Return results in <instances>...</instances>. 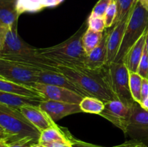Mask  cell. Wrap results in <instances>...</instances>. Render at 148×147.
I'll use <instances>...</instances> for the list:
<instances>
[{
  "label": "cell",
  "mask_w": 148,
  "mask_h": 147,
  "mask_svg": "<svg viewBox=\"0 0 148 147\" xmlns=\"http://www.w3.org/2000/svg\"><path fill=\"white\" fill-rule=\"evenodd\" d=\"M105 103L101 99L94 97H84L79 103L82 112L100 115L103 110Z\"/></svg>",
  "instance_id": "cell-24"
},
{
  "label": "cell",
  "mask_w": 148,
  "mask_h": 147,
  "mask_svg": "<svg viewBox=\"0 0 148 147\" xmlns=\"http://www.w3.org/2000/svg\"><path fill=\"white\" fill-rule=\"evenodd\" d=\"M37 82L62 86L74 91L83 97H87L79 88L70 82L64 75L56 71L41 70L38 73Z\"/></svg>",
  "instance_id": "cell-15"
},
{
  "label": "cell",
  "mask_w": 148,
  "mask_h": 147,
  "mask_svg": "<svg viewBox=\"0 0 148 147\" xmlns=\"http://www.w3.org/2000/svg\"><path fill=\"white\" fill-rule=\"evenodd\" d=\"M51 142H71L68 138L66 132L64 128H59L57 125L51 127L40 132L39 143H51Z\"/></svg>",
  "instance_id": "cell-21"
},
{
  "label": "cell",
  "mask_w": 148,
  "mask_h": 147,
  "mask_svg": "<svg viewBox=\"0 0 148 147\" xmlns=\"http://www.w3.org/2000/svg\"><path fill=\"white\" fill-rule=\"evenodd\" d=\"M137 73L145 79H148V53L146 46L145 47L144 52L141 58Z\"/></svg>",
  "instance_id": "cell-29"
},
{
  "label": "cell",
  "mask_w": 148,
  "mask_h": 147,
  "mask_svg": "<svg viewBox=\"0 0 148 147\" xmlns=\"http://www.w3.org/2000/svg\"><path fill=\"white\" fill-rule=\"evenodd\" d=\"M139 1H140L142 5L148 11V0H139Z\"/></svg>",
  "instance_id": "cell-37"
},
{
  "label": "cell",
  "mask_w": 148,
  "mask_h": 147,
  "mask_svg": "<svg viewBox=\"0 0 148 147\" xmlns=\"http://www.w3.org/2000/svg\"><path fill=\"white\" fill-rule=\"evenodd\" d=\"M64 0H17L19 14L25 12H37L48 7H54Z\"/></svg>",
  "instance_id": "cell-19"
},
{
  "label": "cell",
  "mask_w": 148,
  "mask_h": 147,
  "mask_svg": "<svg viewBox=\"0 0 148 147\" xmlns=\"http://www.w3.org/2000/svg\"><path fill=\"white\" fill-rule=\"evenodd\" d=\"M130 17L124 19L114 27L109 28V34L107 39V62L106 65L114 62L127 27Z\"/></svg>",
  "instance_id": "cell-13"
},
{
  "label": "cell",
  "mask_w": 148,
  "mask_h": 147,
  "mask_svg": "<svg viewBox=\"0 0 148 147\" xmlns=\"http://www.w3.org/2000/svg\"><path fill=\"white\" fill-rule=\"evenodd\" d=\"M19 17L17 0H0V24L8 28L17 25Z\"/></svg>",
  "instance_id": "cell-17"
},
{
  "label": "cell",
  "mask_w": 148,
  "mask_h": 147,
  "mask_svg": "<svg viewBox=\"0 0 148 147\" xmlns=\"http://www.w3.org/2000/svg\"><path fill=\"white\" fill-rule=\"evenodd\" d=\"M117 15V7L116 0H113L103 16L106 28H111L114 25V21Z\"/></svg>",
  "instance_id": "cell-26"
},
{
  "label": "cell",
  "mask_w": 148,
  "mask_h": 147,
  "mask_svg": "<svg viewBox=\"0 0 148 147\" xmlns=\"http://www.w3.org/2000/svg\"><path fill=\"white\" fill-rule=\"evenodd\" d=\"M40 69L0 58V76L6 80L32 87Z\"/></svg>",
  "instance_id": "cell-6"
},
{
  "label": "cell",
  "mask_w": 148,
  "mask_h": 147,
  "mask_svg": "<svg viewBox=\"0 0 148 147\" xmlns=\"http://www.w3.org/2000/svg\"><path fill=\"white\" fill-rule=\"evenodd\" d=\"M31 147H46V146H44L42 145V144H39V143H37V144H33Z\"/></svg>",
  "instance_id": "cell-41"
},
{
  "label": "cell",
  "mask_w": 148,
  "mask_h": 147,
  "mask_svg": "<svg viewBox=\"0 0 148 147\" xmlns=\"http://www.w3.org/2000/svg\"><path fill=\"white\" fill-rule=\"evenodd\" d=\"M39 143L32 138H24L7 144V147H31L33 144Z\"/></svg>",
  "instance_id": "cell-30"
},
{
  "label": "cell",
  "mask_w": 148,
  "mask_h": 147,
  "mask_svg": "<svg viewBox=\"0 0 148 147\" xmlns=\"http://www.w3.org/2000/svg\"><path fill=\"white\" fill-rule=\"evenodd\" d=\"M145 46H146V48H147V53H148V28H147V33H146Z\"/></svg>",
  "instance_id": "cell-39"
},
{
  "label": "cell",
  "mask_w": 148,
  "mask_h": 147,
  "mask_svg": "<svg viewBox=\"0 0 148 147\" xmlns=\"http://www.w3.org/2000/svg\"><path fill=\"white\" fill-rule=\"evenodd\" d=\"M43 99L22 96L16 94L0 91V104L8 105L14 108H20L27 105L39 106Z\"/></svg>",
  "instance_id": "cell-18"
},
{
  "label": "cell",
  "mask_w": 148,
  "mask_h": 147,
  "mask_svg": "<svg viewBox=\"0 0 148 147\" xmlns=\"http://www.w3.org/2000/svg\"><path fill=\"white\" fill-rule=\"evenodd\" d=\"M0 91L16 94V95H22V96L45 99L44 97L33 87L18 84L14 83V82L4 79H0Z\"/></svg>",
  "instance_id": "cell-20"
},
{
  "label": "cell",
  "mask_w": 148,
  "mask_h": 147,
  "mask_svg": "<svg viewBox=\"0 0 148 147\" xmlns=\"http://www.w3.org/2000/svg\"><path fill=\"white\" fill-rule=\"evenodd\" d=\"M0 126L10 135L7 144L27 137L39 142L40 132L18 108L0 104Z\"/></svg>",
  "instance_id": "cell-3"
},
{
  "label": "cell",
  "mask_w": 148,
  "mask_h": 147,
  "mask_svg": "<svg viewBox=\"0 0 148 147\" xmlns=\"http://www.w3.org/2000/svg\"><path fill=\"white\" fill-rule=\"evenodd\" d=\"M143 77L136 72L130 71V89L132 97L135 102H141V88Z\"/></svg>",
  "instance_id": "cell-25"
},
{
  "label": "cell",
  "mask_w": 148,
  "mask_h": 147,
  "mask_svg": "<svg viewBox=\"0 0 148 147\" xmlns=\"http://www.w3.org/2000/svg\"><path fill=\"white\" fill-rule=\"evenodd\" d=\"M147 28L148 11L138 0L127 23L119 50L114 62H123L130 49L147 31Z\"/></svg>",
  "instance_id": "cell-5"
},
{
  "label": "cell",
  "mask_w": 148,
  "mask_h": 147,
  "mask_svg": "<svg viewBox=\"0 0 148 147\" xmlns=\"http://www.w3.org/2000/svg\"><path fill=\"white\" fill-rule=\"evenodd\" d=\"M125 135L142 142L143 140H148V111L137 102H134L132 105V115Z\"/></svg>",
  "instance_id": "cell-9"
},
{
  "label": "cell",
  "mask_w": 148,
  "mask_h": 147,
  "mask_svg": "<svg viewBox=\"0 0 148 147\" xmlns=\"http://www.w3.org/2000/svg\"><path fill=\"white\" fill-rule=\"evenodd\" d=\"M7 146V143L5 140L0 141V147H5Z\"/></svg>",
  "instance_id": "cell-40"
},
{
  "label": "cell",
  "mask_w": 148,
  "mask_h": 147,
  "mask_svg": "<svg viewBox=\"0 0 148 147\" xmlns=\"http://www.w3.org/2000/svg\"><path fill=\"white\" fill-rule=\"evenodd\" d=\"M7 30H8V27H5V26L0 24V35H1V34H3L4 33H5V32H7Z\"/></svg>",
  "instance_id": "cell-38"
},
{
  "label": "cell",
  "mask_w": 148,
  "mask_h": 147,
  "mask_svg": "<svg viewBox=\"0 0 148 147\" xmlns=\"http://www.w3.org/2000/svg\"><path fill=\"white\" fill-rule=\"evenodd\" d=\"M109 29V28H108ZM109 30H104L103 37L101 43L90 53L86 55L85 66L90 71H101L106 65L107 62V39Z\"/></svg>",
  "instance_id": "cell-12"
},
{
  "label": "cell",
  "mask_w": 148,
  "mask_h": 147,
  "mask_svg": "<svg viewBox=\"0 0 148 147\" xmlns=\"http://www.w3.org/2000/svg\"><path fill=\"white\" fill-rule=\"evenodd\" d=\"M39 108L44 111L55 122L68 115L82 112L79 104L66 103L47 99L42 101Z\"/></svg>",
  "instance_id": "cell-11"
},
{
  "label": "cell",
  "mask_w": 148,
  "mask_h": 147,
  "mask_svg": "<svg viewBox=\"0 0 148 147\" xmlns=\"http://www.w3.org/2000/svg\"><path fill=\"white\" fill-rule=\"evenodd\" d=\"M140 104L145 110H146L148 111V97L147 98H145L144 100L142 101Z\"/></svg>",
  "instance_id": "cell-35"
},
{
  "label": "cell",
  "mask_w": 148,
  "mask_h": 147,
  "mask_svg": "<svg viewBox=\"0 0 148 147\" xmlns=\"http://www.w3.org/2000/svg\"><path fill=\"white\" fill-rule=\"evenodd\" d=\"M32 87L40 92L44 97L45 99L47 100H53L71 104H79L84 97L74 91L54 85L36 82Z\"/></svg>",
  "instance_id": "cell-10"
},
{
  "label": "cell",
  "mask_w": 148,
  "mask_h": 147,
  "mask_svg": "<svg viewBox=\"0 0 148 147\" xmlns=\"http://www.w3.org/2000/svg\"><path fill=\"white\" fill-rule=\"evenodd\" d=\"M6 33H7V32H5V33H4L3 34H1V35H0V51H1V50L2 49L3 45H4V38H5V35H6Z\"/></svg>",
  "instance_id": "cell-36"
},
{
  "label": "cell",
  "mask_w": 148,
  "mask_h": 147,
  "mask_svg": "<svg viewBox=\"0 0 148 147\" xmlns=\"http://www.w3.org/2000/svg\"><path fill=\"white\" fill-rule=\"evenodd\" d=\"M37 52V48L25 43L17 33V24L9 27L6 33L4 45L0 51V58L10 59L14 56L30 54Z\"/></svg>",
  "instance_id": "cell-7"
},
{
  "label": "cell",
  "mask_w": 148,
  "mask_h": 147,
  "mask_svg": "<svg viewBox=\"0 0 148 147\" xmlns=\"http://www.w3.org/2000/svg\"><path fill=\"white\" fill-rule=\"evenodd\" d=\"M40 144V143H39ZM46 147H73L72 143L68 142H51V143H43L40 144Z\"/></svg>",
  "instance_id": "cell-32"
},
{
  "label": "cell",
  "mask_w": 148,
  "mask_h": 147,
  "mask_svg": "<svg viewBox=\"0 0 148 147\" xmlns=\"http://www.w3.org/2000/svg\"><path fill=\"white\" fill-rule=\"evenodd\" d=\"M9 139H10V135H9L8 134H7L6 133L0 132V141L5 140L7 143L8 142Z\"/></svg>",
  "instance_id": "cell-34"
},
{
  "label": "cell",
  "mask_w": 148,
  "mask_h": 147,
  "mask_svg": "<svg viewBox=\"0 0 148 147\" xmlns=\"http://www.w3.org/2000/svg\"><path fill=\"white\" fill-rule=\"evenodd\" d=\"M113 0H99L92 9L90 16L103 17L106 11Z\"/></svg>",
  "instance_id": "cell-27"
},
{
  "label": "cell",
  "mask_w": 148,
  "mask_h": 147,
  "mask_svg": "<svg viewBox=\"0 0 148 147\" xmlns=\"http://www.w3.org/2000/svg\"><path fill=\"white\" fill-rule=\"evenodd\" d=\"M146 33L147 31L133 45L132 47L130 49L128 53L126 54L123 59V62L125 63L129 71L137 73L139 63L141 60L145 47Z\"/></svg>",
  "instance_id": "cell-16"
},
{
  "label": "cell",
  "mask_w": 148,
  "mask_h": 147,
  "mask_svg": "<svg viewBox=\"0 0 148 147\" xmlns=\"http://www.w3.org/2000/svg\"><path fill=\"white\" fill-rule=\"evenodd\" d=\"M106 84L116 99L132 107L135 101L130 89V71L124 62H112L103 69Z\"/></svg>",
  "instance_id": "cell-4"
},
{
  "label": "cell",
  "mask_w": 148,
  "mask_h": 147,
  "mask_svg": "<svg viewBox=\"0 0 148 147\" xmlns=\"http://www.w3.org/2000/svg\"><path fill=\"white\" fill-rule=\"evenodd\" d=\"M57 69L86 96L98 98L104 103L116 99L104 82L103 69L90 71L62 65H59Z\"/></svg>",
  "instance_id": "cell-2"
},
{
  "label": "cell",
  "mask_w": 148,
  "mask_h": 147,
  "mask_svg": "<svg viewBox=\"0 0 148 147\" xmlns=\"http://www.w3.org/2000/svg\"><path fill=\"white\" fill-rule=\"evenodd\" d=\"M0 79H4V78H3L2 76H0Z\"/></svg>",
  "instance_id": "cell-43"
},
{
  "label": "cell",
  "mask_w": 148,
  "mask_h": 147,
  "mask_svg": "<svg viewBox=\"0 0 148 147\" xmlns=\"http://www.w3.org/2000/svg\"><path fill=\"white\" fill-rule=\"evenodd\" d=\"M88 27V22H85L67 40L56 46L37 48L38 52L42 56L53 60L59 65L86 69L85 66L86 53L82 46V37Z\"/></svg>",
  "instance_id": "cell-1"
},
{
  "label": "cell",
  "mask_w": 148,
  "mask_h": 147,
  "mask_svg": "<svg viewBox=\"0 0 148 147\" xmlns=\"http://www.w3.org/2000/svg\"><path fill=\"white\" fill-rule=\"evenodd\" d=\"M148 97V79L143 78L141 88V102Z\"/></svg>",
  "instance_id": "cell-31"
},
{
  "label": "cell",
  "mask_w": 148,
  "mask_h": 147,
  "mask_svg": "<svg viewBox=\"0 0 148 147\" xmlns=\"http://www.w3.org/2000/svg\"><path fill=\"white\" fill-rule=\"evenodd\" d=\"M137 1L138 0H116L117 15L112 27H114L123 20L131 16Z\"/></svg>",
  "instance_id": "cell-23"
},
{
  "label": "cell",
  "mask_w": 148,
  "mask_h": 147,
  "mask_svg": "<svg viewBox=\"0 0 148 147\" xmlns=\"http://www.w3.org/2000/svg\"><path fill=\"white\" fill-rule=\"evenodd\" d=\"M23 115L31 122L40 132L56 125L50 117L42 110L39 106L27 105L19 108Z\"/></svg>",
  "instance_id": "cell-14"
},
{
  "label": "cell",
  "mask_w": 148,
  "mask_h": 147,
  "mask_svg": "<svg viewBox=\"0 0 148 147\" xmlns=\"http://www.w3.org/2000/svg\"><path fill=\"white\" fill-rule=\"evenodd\" d=\"M0 132H3V133H5V132H4V130H3V128H1V126H0Z\"/></svg>",
  "instance_id": "cell-42"
},
{
  "label": "cell",
  "mask_w": 148,
  "mask_h": 147,
  "mask_svg": "<svg viewBox=\"0 0 148 147\" xmlns=\"http://www.w3.org/2000/svg\"><path fill=\"white\" fill-rule=\"evenodd\" d=\"M5 147H7V146H5Z\"/></svg>",
  "instance_id": "cell-44"
},
{
  "label": "cell",
  "mask_w": 148,
  "mask_h": 147,
  "mask_svg": "<svg viewBox=\"0 0 148 147\" xmlns=\"http://www.w3.org/2000/svg\"><path fill=\"white\" fill-rule=\"evenodd\" d=\"M88 27L97 32H103L106 28L103 17L89 16L88 19Z\"/></svg>",
  "instance_id": "cell-28"
},
{
  "label": "cell",
  "mask_w": 148,
  "mask_h": 147,
  "mask_svg": "<svg viewBox=\"0 0 148 147\" xmlns=\"http://www.w3.org/2000/svg\"><path fill=\"white\" fill-rule=\"evenodd\" d=\"M132 109V106H128L119 99H114L106 102L103 110L99 115L112 122L126 134Z\"/></svg>",
  "instance_id": "cell-8"
},
{
  "label": "cell",
  "mask_w": 148,
  "mask_h": 147,
  "mask_svg": "<svg viewBox=\"0 0 148 147\" xmlns=\"http://www.w3.org/2000/svg\"><path fill=\"white\" fill-rule=\"evenodd\" d=\"M103 32H97L88 27L82 37V46L86 55L90 53L102 40Z\"/></svg>",
  "instance_id": "cell-22"
},
{
  "label": "cell",
  "mask_w": 148,
  "mask_h": 147,
  "mask_svg": "<svg viewBox=\"0 0 148 147\" xmlns=\"http://www.w3.org/2000/svg\"><path fill=\"white\" fill-rule=\"evenodd\" d=\"M130 147H147V146L145 144H144V143L142 142V141L135 140L134 142L133 143Z\"/></svg>",
  "instance_id": "cell-33"
}]
</instances>
